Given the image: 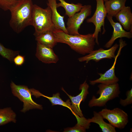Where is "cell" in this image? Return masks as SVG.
I'll list each match as a JSON object with an SVG mask.
<instances>
[{"mask_svg": "<svg viewBox=\"0 0 132 132\" xmlns=\"http://www.w3.org/2000/svg\"><path fill=\"white\" fill-rule=\"evenodd\" d=\"M32 95L34 96L36 98L42 96L48 99L51 102L52 106L55 105H60L66 107L69 109L72 112L71 108V103L70 100H67L66 102L63 101L60 98V94L59 93L53 94L52 97H48L45 96L40 92L38 91L34 88L30 89Z\"/></svg>", "mask_w": 132, "mask_h": 132, "instance_id": "16", "label": "cell"}, {"mask_svg": "<svg viewBox=\"0 0 132 132\" xmlns=\"http://www.w3.org/2000/svg\"><path fill=\"white\" fill-rule=\"evenodd\" d=\"M86 128L80 123H77L74 127H68L64 129V132H86Z\"/></svg>", "mask_w": 132, "mask_h": 132, "instance_id": "23", "label": "cell"}, {"mask_svg": "<svg viewBox=\"0 0 132 132\" xmlns=\"http://www.w3.org/2000/svg\"><path fill=\"white\" fill-rule=\"evenodd\" d=\"M33 5L32 0H20L10 10L9 25L16 33H19L31 25Z\"/></svg>", "mask_w": 132, "mask_h": 132, "instance_id": "2", "label": "cell"}, {"mask_svg": "<svg viewBox=\"0 0 132 132\" xmlns=\"http://www.w3.org/2000/svg\"><path fill=\"white\" fill-rule=\"evenodd\" d=\"M35 55L39 60L46 64L56 63L59 60L53 48L37 43Z\"/></svg>", "mask_w": 132, "mask_h": 132, "instance_id": "13", "label": "cell"}, {"mask_svg": "<svg viewBox=\"0 0 132 132\" xmlns=\"http://www.w3.org/2000/svg\"><path fill=\"white\" fill-rule=\"evenodd\" d=\"M60 2L57 4V7H62L65 9V14L70 17L75 13L79 12L82 7V4L78 3L75 4L73 3H69L66 2L64 0H56Z\"/></svg>", "mask_w": 132, "mask_h": 132, "instance_id": "20", "label": "cell"}, {"mask_svg": "<svg viewBox=\"0 0 132 132\" xmlns=\"http://www.w3.org/2000/svg\"><path fill=\"white\" fill-rule=\"evenodd\" d=\"M20 0H0V8L4 11L10 10Z\"/></svg>", "mask_w": 132, "mask_h": 132, "instance_id": "22", "label": "cell"}, {"mask_svg": "<svg viewBox=\"0 0 132 132\" xmlns=\"http://www.w3.org/2000/svg\"><path fill=\"white\" fill-rule=\"evenodd\" d=\"M10 86L13 95L23 102V107L21 110V112L24 113L33 109H43L42 105L37 103L33 100L30 89L27 86L16 85L11 81Z\"/></svg>", "mask_w": 132, "mask_h": 132, "instance_id": "5", "label": "cell"}, {"mask_svg": "<svg viewBox=\"0 0 132 132\" xmlns=\"http://www.w3.org/2000/svg\"><path fill=\"white\" fill-rule=\"evenodd\" d=\"M47 5L52 11V20L56 29L61 30L68 34L64 21V16H61L57 9L56 0H47Z\"/></svg>", "mask_w": 132, "mask_h": 132, "instance_id": "14", "label": "cell"}, {"mask_svg": "<svg viewBox=\"0 0 132 132\" xmlns=\"http://www.w3.org/2000/svg\"><path fill=\"white\" fill-rule=\"evenodd\" d=\"M126 98L125 99H121L120 103L122 106L125 107L132 103V89L127 91L126 93Z\"/></svg>", "mask_w": 132, "mask_h": 132, "instance_id": "24", "label": "cell"}, {"mask_svg": "<svg viewBox=\"0 0 132 132\" xmlns=\"http://www.w3.org/2000/svg\"><path fill=\"white\" fill-rule=\"evenodd\" d=\"M99 113L115 128L122 129L128 122L127 114L119 108H115L111 110L105 108Z\"/></svg>", "mask_w": 132, "mask_h": 132, "instance_id": "7", "label": "cell"}, {"mask_svg": "<svg viewBox=\"0 0 132 132\" xmlns=\"http://www.w3.org/2000/svg\"><path fill=\"white\" fill-rule=\"evenodd\" d=\"M89 86L86 80L79 87V89L81 90V93L75 97L69 95L63 88L62 89L68 96L71 101V108L72 112L75 115H77L81 117L83 116L82 110L80 108V104L82 101L84 102L89 94L88 89Z\"/></svg>", "mask_w": 132, "mask_h": 132, "instance_id": "11", "label": "cell"}, {"mask_svg": "<svg viewBox=\"0 0 132 132\" xmlns=\"http://www.w3.org/2000/svg\"><path fill=\"white\" fill-rule=\"evenodd\" d=\"M127 0H109L105 2L104 6L107 15L112 17L125 6Z\"/></svg>", "mask_w": 132, "mask_h": 132, "instance_id": "17", "label": "cell"}, {"mask_svg": "<svg viewBox=\"0 0 132 132\" xmlns=\"http://www.w3.org/2000/svg\"><path fill=\"white\" fill-rule=\"evenodd\" d=\"M52 11L49 6L43 9L33 4L31 25L35 29L34 35L56 29L52 20Z\"/></svg>", "mask_w": 132, "mask_h": 132, "instance_id": "3", "label": "cell"}, {"mask_svg": "<svg viewBox=\"0 0 132 132\" xmlns=\"http://www.w3.org/2000/svg\"><path fill=\"white\" fill-rule=\"evenodd\" d=\"M53 33L57 43L67 44L80 54H89L94 50L95 42L93 34L70 35L58 29H55Z\"/></svg>", "mask_w": 132, "mask_h": 132, "instance_id": "1", "label": "cell"}, {"mask_svg": "<svg viewBox=\"0 0 132 132\" xmlns=\"http://www.w3.org/2000/svg\"><path fill=\"white\" fill-rule=\"evenodd\" d=\"M37 43L52 48L57 43L53 32L49 31L34 35Z\"/></svg>", "mask_w": 132, "mask_h": 132, "instance_id": "18", "label": "cell"}, {"mask_svg": "<svg viewBox=\"0 0 132 132\" xmlns=\"http://www.w3.org/2000/svg\"><path fill=\"white\" fill-rule=\"evenodd\" d=\"M96 0L97 5L95 11L93 16L88 19L86 21L88 23H93L95 25V29L93 35L95 39V43L98 45V34L99 33L101 32L102 27L103 29L102 34H104L106 32L104 28L105 19L107 13L103 0Z\"/></svg>", "mask_w": 132, "mask_h": 132, "instance_id": "6", "label": "cell"}, {"mask_svg": "<svg viewBox=\"0 0 132 132\" xmlns=\"http://www.w3.org/2000/svg\"><path fill=\"white\" fill-rule=\"evenodd\" d=\"M109 0H103L104 1H108Z\"/></svg>", "mask_w": 132, "mask_h": 132, "instance_id": "26", "label": "cell"}, {"mask_svg": "<svg viewBox=\"0 0 132 132\" xmlns=\"http://www.w3.org/2000/svg\"><path fill=\"white\" fill-rule=\"evenodd\" d=\"M106 17L113 28V31L111 38L105 44V47L107 48L110 47L115 41L118 38L126 37L129 39L132 38V32L125 30L119 22L114 21L112 17L107 15Z\"/></svg>", "mask_w": 132, "mask_h": 132, "instance_id": "12", "label": "cell"}, {"mask_svg": "<svg viewBox=\"0 0 132 132\" xmlns=\"http://www.w3.org/2000/svg\"><path fill=\"white\" fill-rule=\"evenodd\" d=\"M24 56L19 54L16 55L13 58V62L17 66L22 65L25 61Z\"/></svg>", "mask_w": 132, "mask_h": 132, "instance_id": "25", "label": "cell"}, {"mask_svg": "<svg viewBox=\"0 0 132 132\" xmlns=\"http://www.w3.org/2000/svg\"><path fill=\"white\" fill-rule=\"evenodd\" d=\"M93 115L92 118L87 119L89 123L93 122L98 124L103 132H116L115 128L110 123L105 122L102 116L99 112L94 111Z\"/></svg>", "mask_w": 132, "mask_h": 132, "instance_id": "19", "label": "cell"}, {"mask_svg": "<svg viewBox=\"0 0 132 132\" xmlns=\"http://www.w3.org/2000/svg\"><path fill=\"white\" fill-rule=\"evenodd\" d=\"M119 48L117 55L114 58V61L112 67L103 74L98 73L100 77L99 78L93 80H90V84L92 85L100 83L106 85H111L117 83L119 78L115 75V66L118 57L120 54L122 48L127 45L125 41L121 39L119 40Z\"/></svg>", "mask_w": 132, "mask_h": 132, "instance_id": "9", "label": "cell"}, {"mask_svg": "<svg viewBox=\"0 0 132 132\" xmlns=\"http://www.w3.org/2000/svg\"><path fill=\"white\" fill-rule=\"evenodd\" d=\"M123 29L132 32V13L130 7H124L115 16Z\"/></svg>", "mask_w": 132, "mask_h": 132, "instance_id": "15", "label": "cell"}, {"mask_svg": "<svg viewBox=\"0 0 132 132\" xmlns=\"http://www.w3.org/2000/svg\"><path fill=\"white\" fill-rule=\"evenodd\" d=\"M16 115L11 108L0 109V126L12 122L16 123Z\"/></svg>", "mask_w": 132, "mask_h": 132, "instance_id": "21", "label": "cell"}, {"mask_svg": "<svg viewBox=\"0 0 132 132\" xmlns=\"http://www.w3.org/2000/svg\"><path fill=\"white\" fill-rule=\"evenodd\" d=\"M119 46V45L116 43L110 48L107 50L100 48L97 50H93L88 55L79 58L78 60L80 62L86 61L88 63L91 60L97 62L103 59H114L116 56L115 51Z\"/></svg>", "mask_w": 132, "mask_h": 132, "instance_id": "10", "label": "cell"}, {"mask_svg": "<svg viewBox=\"0 0 132 132\" xmlns=\"http://www.w3.org/2000/svg\"><path fill=\"white\" fill-rule=\"evenodd\" d=\"M92 6L91 5L83 6L79 12H77L68 19L66 27L68 34H79L78 30L85 20L91 15Z\"/></svg>", "mask_w": 132, "mask_h": 132, "instance_id": "8", "label": "cell"}, {"mask_svg": "<svg viewBox=\"0 0 132 132\" xmlns=\"http://www.w3.org/2000/svg\"><path fill=\"white\" fill-rule=\"evenodd\" d=\"M98 87L99 90L97 94H99V96L98 98L93 96L88 103L90 107L104 106L108 101L118 97L120 93L119 86L117 83L111 85L100 83Z\"/></svg>", "mask_w": 132, "mask_h": 132, "instance_id": "4", "label": "cell"}]
</instances>
